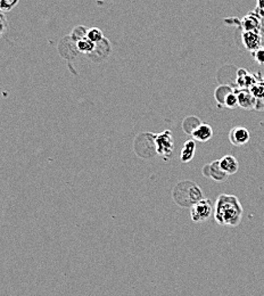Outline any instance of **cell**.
<instances>
[{
	"label": "cell",
	"instance_id": "1",
	"mask_svg": "<svg viewBox=\"0 0 264 296\" xmlns=\"http://www.w3.org/2000/svg\"><path fill=\"white\" fill-rule=\"evenodd\" d=\"M242 214L244 209L237 196L222 194L217 197L213 212L217 223L228 227H237L242 220Z\"/></svg>",
	"mask_w": 264,
	"mask_h": 296
},
{
	"label": "cell",
	"instance_id": "2",
	"mask_svg": "<svg viewBox=\"0 0 264 296\" xmlns=\"http://www.w3.org/2000/svg\"><path fill=\"white\" fill-rule=\"evenodd\" d=\"M172 198L180 207H192L193 204L204 198L203 190L192 180L178 182L172 190Z\"/></svg>",
	"mask_w": 264,
	"mask_h": 296
},
{
	"label": "cell",
	"instance_id": "3",
	"mask_svg": "<svg viewBox=\"0 0 264 296\" xmlns=\"http://www.w3.org/2000/svg\"><path fill=\"white\" fill-rule=\"evenodd\" d=\"M155 138H156V135L151 132L139 133L135 138V143H133L135 153L144 160H148V158L157 155Z\"/></svg>",
	"mask_w": 264,
	"mask_h": 296
},
{
	"label": "cell",
	"instance_id": "4",
	"mask_svg": "<svg viewBox=\"0 0 264 296\" xmlns=\"http://www.w3.org/2000/svg\"><path fill=\"white\" fill-rule=\"evenodd\" d=\"M214 207L211 199L203 198L190 207V218L195 223L209 220L213 216Z\"/></svg>",
	"mask_w": 264,
	"mask_h": 296
},
{
	"label": "cell",
	"instance_id": "5",
	"mask_svg": "<svg viewBox=\"0 0 264 296\" xmlns=\"http://www.w3.org/2000/svg\"><path fill=\"white\" fill-rule=\"evenodd\" d=\"M156 143V153L168 161L172 156L174 150V140L172 132L170 130H165V131L158 133L155 138Z\"/></svg>",
	"mask_w": 264,
	"mask_h": 296
},
{
	"label": "cell",
	"instance_id": "6",
	"mask_svg": "<svg viewBox=\"0 0 264 296\" xmlns=\"http://www.w3.org/2000/svg\"><path fill=\"white\" fill-rule=\"evenodd\" d=\"M203 175L206 178L212 179V180L216 182H223L226 181L229 175L224 173L222 169L220 168L219 160L211 162L209 164H205L203 168Z\"/></svg>",
	"mask_w": 264,
	"mask_h": 296
},
{
	"label": "cell",
	"instance_id": "7",
	"mask_svg": "<svg viewBox=\"0 0 264 296\" xmlns=\"http://www.w3.org/2000/svg\"><path fill=\"white\" fill-rule=\"evenodd\" d=\"M111 44L106 38H104L103 40L97 42L95 46L94 51L90 55H88L91 58V61L95 63H100L106 59L111 54Z\"/></svg>",
	"mask_w": 264,
	"mask_h": 296
},
{
	"label": "cell",
	"instance_id": "8",
	"mask_svg": "<svg viewBox=\"0 0 264 296\" xmlns=\"http://www.w3.org/2000/svg\"><path fill=\"white\" fill-rule=\"evenodd\" d=\"M241 40L247 50L256 51L262 46V34L254 31H244L241 34Z\"/></svg>",
	"mask_w": 264,
	"mask_h": 296
},
{
	"label": "cell",
	"instance_id": "9",
	"mask_svg": "<svg viewBox=\"0 0 264 296\" xmlns=\"http://www.w3.org/2000/svg\"><path fill=\"white\" fill-rule=\"evenodd\" d=\"M251 135L249 131L244 126H235L229 132V140L234 146H242L249 142Z\"/></svg>",
	"mask_w": 264,
	"mask_h": 296
},
{
	"label": "cell",
	"instance_id": "10",
	"mask_svg": "<svg viewBox=\"0 0 264 296\" xmlns=\"http://www.w3.org/2000/svg\"><path fill=\"white\" fill-rule=\"evenodd\" d=\"M213 137V129L212 126L207 123H200L195 131L192 133V138L195 142H200V143H206Z\"/></svg>",
	"mask_w": 264,
	"mask_h": 296
},
{
	"label": "cell",
	"instance_id": "11",
	"mask_svg": "<svg viewBox=\"0 0 264 296\" xmlns=\"http://www.w3.org/2000/svg\"><path fill=\"white\" fill-rule=\"evenodd\" d=\"M59 45L64 46V48L58 47L59 52H61V55L63 56V57L72 58V57H75V56L79 54V51H77V49H76L75 42L73 41L71 36L63 39V40L59 42Z\"/></svg>",
	"mask_w": 264,
	"mask_h": 296
},
{
	"label": "cell",
	"instance_id": "12",
	"mask_svg": "<svg viewBox=\"0 0 264 296\" xmlns=\"http://www.w3.org/2000/svg\"><path fill=\"white\" fill-rule=\"evenodd\" d=\"M219 164L220 168L222 169V171L228 175L235 174L236 172L238 171L239 168L237 158L232 156V155H226V156H223L221 160H219Z\"/></svg>",
	"mask_w": 264,
	"mask_h": 296
},
{
	"label": "cell",
	"instance_id": "13",
	"mask_svg": "<svg viewBox=\"0 0 264 296\" xmlns=\"http://www.w3.org/2000/svg\"><path fill=\"white\" fill-rule=\"evenodd\" d=\"M241 26L244 31H254L260 32L261 30V20L254 13H249L241 21Z\"/></svg>",
	"mask_w": 264,
	"mask_h": 296
},
{
	"label": "cell",
	"instance_id": "14",
	"mask_svg": "<svg viewBox=\"0 0 264 296\" xmlns=\"http://www.w3.org/2000/svg\"><path fill=\"white\" fill-rule=\"evenodd\" d=\"M237 99H238V106H240L245 110H253L255 105V98L253 97L251 91L241 89L239 90L237 94Z\"/></svg>",
	"mask_w": 264,
	"mask_h": 296
},
{
	"label": "cell",
	"instance_id": "15",
	"mask_svg": "<svg viewBox=\"0 0 264 296\" xmlns=\"http://www.w3.org/2000/svg\"><path fill=\"white\" fill-rule=\"evenodd\" d=\"M196 153V142L192 138L187 140L185 143L184 147H182L181 154H180V161L182 163H188L193 158Z\"/></svg>",
	"mask_w": 264,
	"mask_h": 296
},
{
	"label": "cell",
	"instance_id": "16",
	"mask_svg": "<svg viewBox=\"0 0 264 296\" xmlns=\"http://www.w3.org/2000/svg\"><path fill=\"white\" fill-rule=\"evenodd\" d=\"M200 120L197 118L195 115H189L186 118L184 121H182V130H184L185 133L192 136V133L195 131V130L198 128V125H200Z\"/></svg>",
	"mask_w": 264,
	"mask_h": 296
},
{
	"label": "cell",
	"instance_id": "17",
	"mask_svg": "<svg viewBox=\"0 0 264 296\" xmlns=\"http://www.w3.org/2000/svg\"><path fill=\"white\" fill-rule=\"evenodd\" d=\"M75 45H76L77 51L82 52V54H86L87 56L90 55L91 52L94 51L95 46H96V44H94L93 41H90L87 37H84L82 39H80V40H77L75 42Z\"/></svg>",
	"mask_w": 264,
	"mask_h": 296
},
{
	"label": "cell",
	"instance_id": "18",
	"mask_svg": "<svg viewBox=\"0 0 264 296\" xmlns=\"http://www.w3.org/2000/svg\"><path fill=\"white\" fill-rule=\"evenodd\" d=\"M232 91H234L232 88L228 86V84H222V86L217 87L216 91H214V98H216L217 104L224 105V100H226L227 96L229 94H231Z\"/></svg>",
	"mask_w": 264,
	"mask_h": 296
},
{
	"label": "cell",
	"instance_id": "19",
	"mask_svg": "<svg viewBox=\"0 0 264 296\" xmlns=\"http://www.w3.org/2000/svg\"><path fill=\"white\" fill-rule=\"evenodd\" d=\"M87 38L89 39L90 41H93L94 44H97V42L103 40L104 34L99 29H97V27H93V29H88Z\"/></svg>",
	"mask_w": 264,
	"mask_h": 296
},
{
	"label": "cell",
	"instance_id": "20",
	"mask_svg": "<svg viewBox=\"0 0 264 296\" xmlns=\"http://www.w3.org/2000/svg\"><path fill=\"white\" fill-rule=\"evenodd\" d=\"M249 91L253 95V97L255 99L264 97V83L263 82H255L252 84V87L249 88Z\"/></svg>",
	"mask_w": 264,
	"mask_h": 296
},
{
	"label": "cell",
	"instance_id": "21",
	"mask_svg": "<svg viewBox=\"0 0 264 296\" xmlns=\"http://www.w3.org/2000/svg\"><path fill=\"white\" fill-rule=\"evenodd\" d=\"M87 32H88V29H87L86 26L79 25V26H76L75 29L72 31L71 38L73 39V41L76 42L77 40H80V39L87 37Z\"/></svg>",
	"mask_w": 264,
	"mask_h": 296
},
{
	"label": "cell",
	"instance_id": "22",
	"mask_svg": "<svg viewBox=\"0 0 264 296\" xmlns=\"http://www.w3.org/2000/svg\"><path fill=\"white\" fill-rule=\"evenodd\" d=\"M19 3V0H0V12H10Z\"/></svg>",
	"mask_w": 264,
	"mask_h": 296
},
{
	"label": "cell",
	"instance_id": "23",
	"mask_svg": "<svg viewBox=\"0 0 264 296\" xmlns=\"http://www.w3.org/2000/svg\"><path fill=\"white\" fill-rule=\"evenodd\" d=\"M224 106L228 108H236L238 107V99H237V95H236L234 91L231 94H229L226 100H224Z\"/></svg>",
	"mask_w": 264,
	"mask_h": 296
},
{
	"label": "cell",
	"instance_id": "24",
	"mask_svg": "<svg viewBox=\"0 0 264 296\" xmlns=\"http://www.w3.org/2000/svg\"><path fill=\"white\" fill-rule=\"evenodd\" d=\"M254 58L260 65L264 66V48H260L259 50L254 51Z\"/></svg>",
	"mask_w": 264,
	"mask_h": 296
},
{
	"label": "cell",
	"instance_id": "25",
	"mask_svg": "<svg viewBox=\"0 0 264 296\" xmlns=\"http://www.w3.org/2000/svg\"><path fill=\"white\" fill-rule=\"evenodd\" d=\"M7 26H8V25H7L6 17H5V15H3V14L0 13V38H1L3 36V33L6 32Z\"/></svg>",
	"mask_w": 264,
	"mask_h": 296
},
{
	"label": "cell",
	"instance_id": "26",
	"mask_svg": "<svg viewBox=\"0 0 264 296\" xmlns=\"http://www.w3.org/2000/svg\"><path fill=\"white\" fill-rule=\"evenodd\" d=\"M258 3H259L258 8L261 9V10H264V0H258Z\"/></svg>",
	"mask_w": 264,
	"mask_h": 296
},
{
	"label": "cell",
	"instance_id": "27",
	"mask_svg": "<svg viewBox=\"0 0 264 296\" xmlns=\"http://www.w3.org/2000/svg\"><path fill=\"white\" fill-rule=\"evenodd\" d=\"M258 12H259V13H261V14H260V16L264 17V10H261V9H259V8H258Z\"/></svg>",
	"mask_w": 264,
	"mask_h": 296
}]
</instances>
